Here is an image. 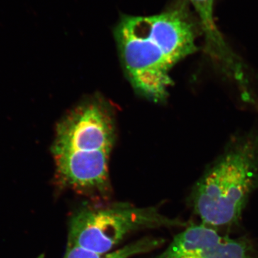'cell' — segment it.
Segmentation results:
<instances>
[{"mask_svg": "<svg viewBox=\"0 0 258 258\" xmlns=\"http://www.w3.org/2000/svg\"><path fill=\"white\" fill-rule=\"evenodd\" d=\"M115 135L113 111L100 98H90L64 115L52 146L57 184L85 196L106 198Z\"/></svg>", "mask_w": 258, "mask_h": 258, "instance_id": "cell-2", "label": "cell"}, {"mask_svg": "<svg viewBox=\"0 0 258 258\" xmlns=\"http://www.w3.org/2000/svg\"><path fill=\"white\" fill-rule=\"evenodd\" d=\"M198 13L201 29L205 33L207 48L212 55L216 57L222 64L230 67L235 63L237 57L226 44L217 28L214 16L215 0H189Z\"/></svg>", "mask_w": 258, "mask_h": 258, "instance_id": "cell-6", "label": "cell"}, {"mask_svg": "<svg viewBox=\"0 0 258 258\" xmlns=\"http://www.w3.org/2000/svg\"><path fill=\"white\" fill-rule=\"evenodd\" d=\"M161 237H147L108 252H98L76 245H66L62 258H132L158 249L164 244Z\"/></svg>", "mask_w": 258, "mask_h": 258, "instance_id": "cell-7", "label": "cell"}, {"mask_svg": "<svg viewBox=\"0 0 258 258\" xmlns=\"http://www.w3.org/2000/svg\"><path fill=\"white\" fill-rule=\"evenodd\" d=\"M114 35L129 81L139 94L154 102L167 97L174 66L198 50V30L183 8L152 16L123 17Z\"/></svg>", "mask_w": 258, "mask_h": 258, "instance_id": "cell-1", "label": "cell"}, {"mask_svg": "<svg viewBox=\"0 0 258 258\" xmlns=\"http://www.w3.org/2000/svg\"><path fill=\"white\" fill-rule=\"evenodd\" d=\"M258 190V129L234 137L194 185L188 203L203 225L220 231L240 223Z\"/></svg>", "mask_w": 258, "mask_h": 258, "instance_id": "cell-3", "label": "cell"}, {"mask_svg": "<svg viewBox=\"0 0 258 258\" xmlns=\"http://www.w3.org/2000/svg\"><path fill=\"white\" fill-rule=\"evenodd\" d=\"M157 207H137L127 203L86 204L70 217L67 244L98 252L114 250L128 235L151 229L186 227Z\"/></svg>", "mask_w": 258, "mask_h": 258, "instance_id": "cell-4", "label": "cell"}, {"mask_svg": "<svg viewBox=\"0 0 258 258\" xmlns=\"http://www.w3.org/2000/svg\"><path fill=\"white\" fill-rule=\"evenodd\" d=\"M153 258H258V249L247 237L234 238L200 224L185 227Z\"/></svg>", "mask_w": 258, "mask_h": 258, "instance_id": "cell-5", "label": "cell"}]
</instances>
